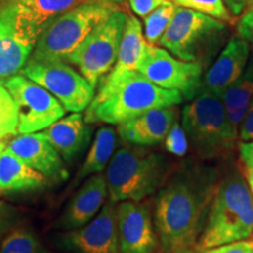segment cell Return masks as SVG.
I'll return each instance as SVG.
<instances>
[{
  "label": "cell",
  "mask_w": 253,
  "mask_h": 253,
  "mask_svg": "<svg viewBox=\"0 0 253 253\" xmlns=\"http://www.w3.org/2000/svg\"><path fill=\"white\" fill-rule=\"evenodd\" d=\"M217 168L199 162L177 167L154 201V224L164 253L195 248L219 182Z\"/></svg>",
  "instance_id": "1"
},
{
  "label": "cell",
  "mask_w": 253,
  "mask_h": 253,
  "mask_svg": "<svg viewBox=\"0 0 253 253\" xmlns=\"http://www.w3.org/2000/svg\"><path fill=\"white\" fill-rule=\"evenodd\" d=\"M183 100L181 91L158 87L137 71L110 72L86 109L84 121L120 125L150 109L177 106Z\"/></svg>",
  "instance_id": "2"
},
{
  "label": "cell",
  "mask_w": 253,
  "mask_h": 253,
  "mask_svg": "<svg viewBox=\"0 0 253 253\" xmlns=\"http://www.w3.org/2000/svg\"><path fill=\"white\" fill-rule=\"evenodd\" d=\"M253 233V197L240 168L220 173L204 229L195 249L198 252L249 239Z\"/></svg>",
  "instance_id": "3"
},
{
  "label": "cell",
  "mask_w": 253,
  "mask_h": 253,
  "mask_svg": "<svg viewBox=\"0 0 253 253\" xmlns=\"http://www.w3.org/2000/svg\"><path fill=\"white\" fill-rule=\"evenodd\" d=\"M173 170L172 163L162 154L137 145L121 148L104 175L109 201H144L162 188Z\"/></svg>",
  "instance_id": "4"
},
{
  "label": "cell",
  "mask_w": 253,
  "mask_h": 253,
  "mask_svg": "<svg viewBox=\"0 0 253 253\" xmlns=\"http://www.w3.org/2000/svg\"><path fill=\"white\" fill-rule=\"evenodd\" d=\"M182 126L192 154L201 161L225 160L235 151L238 131L220 97L197 95L182 110Z\"/></svg>",
  "instance_id": "5"
},
{
  "label": "cell",
  "mask_w": 253,
  "mask_h": 253,
  "mask_svg": "<svg viewBox=\"0 0 253 253\" xmlns=\"http://www.w3.org/2000/svg\"><path fill=\"white\" fill-rule=\"evenodd\" d=\"M118 9L112 2H87L60 14L41 31L27 62H66L84 38Z\"/></svg>",
  "instance_id": "6"
},
{
  "label": "cell",
  "mask_w": 253,
  "mask_h": 253,
  "mask_svg": "<svg viewBox=\"0 0 253 253\" xmlns=\"http://www.w3.org/2000/svg\"><path fill=\"white\" fill-rule=\"evenodd\" d=\"M226 25L218 19L192 9L176 8L160 43L177 59L208 68L226 41Z\"/></svg>",
  "instance_id": "7"
},
{
  "label": "cell",
  "mask_w": 253,
  "mask_h": 253,
  "mask_svg": "<svg viewBox=\"0 0 253 253\" xmlns=\"http://www.w3.org/2000/svg\"><path fill=\"white\" fill-rule=\"evenodd\" d=\"M126 14L121 9L113 12L97 25L66 60L95 88L118 60L125 31Z\"/></svg>",
  "instance_id": "8"
},
{
  "label": "cell",
  "mask_w": 253,
  "mask_h": 253,
  "mask_svg": "<svg viewBox=\"0 0 253 253\" xmlns=\"http://www.w3.org/2000/svg\"><path fill=\"white\" fill-rule=\"evenodd\" d=\"M18 107V132L45 130L63 118L66 109L48 90L24 75H13L2 82Z\"/></svg>",
  "instance_id": "9"
},
{
  "label": "cell",
  "mask_w": 253,
  "mask_h": 253,
  "mask_svg": "<svg viewBox=\"0 0 253 253\" xmlns=\"http://www.w3.org/2000/svg\"><path fill=\"white\" fill-rule=\"evenodd\" d=\"M20 74L48 90L67 112L80 113L94 99L95 88L66 62H27Z\"/></svg>",
  "instance_id": "10"
},
{
  "label": "cell",
  "mask_w": 253,
  "mask_h": 253,
  "mask_svg": "<svg viewBox=\"0 0 253 253\" xmlns=\"http://www.w3.org/2000/svg\"><path fill=\"white\" fill-rule=\"evenodd\" d=\"M136 71L156 86L181 91L185 100L191 101L199 94L204 68L199 63L182 61L167 50L148 45Z\"/></svg>",
  "instance_id": "11"
},
{
  "label": "cell",
  "mask_w": 253,
  "mask_h": 253,
  "mask_svg": "<svg viewBox=\"0 0 253 253\" xmlns=\"http://www.w3.org/2000/svg\"><path fill=\"white\" fill-rule=\"evenodd\" d=\"M38 38L21 18L15 0H0V79L25 67Z\"/></svg>",
  "instance_id": "12"
},
{
  "label": "cell",
  "mask_w": 253,
  "mask_h": 253,
  "mask_svg": "<svg viewBox=\"0 0 253 253\" xmlns=\"http://www.w3.org/2000/svg\"><path fill=\"white\" fill-rule=\"evenodd\" d=\"M116 226L122 253H164L154 224L153 202H120Z\"/></svg>",
  "instance_id": "13"
},
{
  "label": "cell",
  "mask_w": 253,
  "mask_h": 253,
  "mask_svg": "<svg viewBox=\"0 0 253 253\" xmlns=\"http://www.w3.org/2000/svg\"><path fill=\"white\" fill-rule=\"evenodd\" d=\"M116 203L108 201L86 226L65 231L56 245L69 253H122L116 226Z\"/></svg>",
  "instance_id": "14"
},
{
  "label": "cell",
  "mask_w": 253,
  "mask_h": 253,
  "mask_svg": "<svg viewBox=\"0 0 253 253\" xmlns=\"http://www.w3.org/2000/svg\"><path fill=\"white\" fill-rule=\"evenodd\" d=\"M249 58L248 41L239 36H233L203 77L199 94L208 93L223 99L225 91L243 74Z\"/></svg>",
  "instance_id": "15"
},
{
  "label": "cell",
  "mask_w": 253,
  "mask_h": 253,
  "mask_svg": "<svg viewBox=\"0 0 253 253\" xmlns=\"http://www.w3.org/2000/svg\"><path fill=\"white\" fill-rule=\"evenodd\" d=\"M7 149L50 181L58 183L68 178L62 157L42 132L18 136L9 142Z\"/></svg>",
  "instance_id": "16"
},
{
  "label": "cell",
  "mask_w": 253,
  "mask_h": 253,
  "mask_svg": "<svg viewBox=\"0 0 253 253\" xmlns=\"http://www.w3.org/2000/svg\"><path fill=\"white\" fill-rule=\"evenodd\" d=\"M107 195L108 188L106 176L96 173L88 177L69 201L67 208L55 223L54 227L71 231L86 226L100 212Z\"/></svg>",
  "instance_id": "17"
},
{
  "label": "cell",
  "mask_w": 253,
  "mask_h": 253,
  "mask_svg": "<svg viewBox=\"0 0 253 253\" xmlns=\"http://www.w3.org/2000/svg\"><path fill=\"white\" fill-rule=\"evenodd\" d=\"M178 119L176 106L155 108L118 125V132L126 143L149 147L161 143Z\"/></svg>",
  "instance_id": "18"
},
{
  "label": "cell",
  "mask_w": 253,
  "mask_h": 253,
  "mask_svg": "<svg viewBox=\"0 0 253 253\" xmlns=\"http://www.w3.org/2000/svg\"><path fill=\"white\" fill-rule=\"evenodd\" d=\"M62 160L71 163L89 144L91 130L80 113L60 119L42 132Z\"/></svg>",
  "instance_id": "19"
},
{
  "label": "cell",
  "mask_w": 253,
  "mask_h": 253,
  "mask_svg": "<svg viewBox=\"0 0 253 253\" xmlns=\"http://www.w3.org/2000/svg\"><path fill=\"white\" fill-rule=\"evenodd\" d=\"M46 184V177L9 151L0 156V195L37 191Z\"/></svg>",
  "instance_id": "20"
},
{
  "label": "cell",
  "mask_w": 253,
  "mask_h": 253,
  "mask_svg": "<svg viewBox=\"0 0 253 253\" xmlns=\"http://www.w3.org/2000/svg\"><path fill=\"white\" fill-rule=\"evenodd\" d=\"M122 0H15L23 20L38 37L53 19L87 2H116Z\"/></svg>",
  "instance_id": "21"
},
{
  "label": "cell",
  "mask_w": 253,
  "mask_h": 253,
  "mask_svg": "<svg viewBox=\"0 0 253 253\" xmlns=\"http://www.w3.org/2000/svg\"><path fill=\"white\" fill-rule=\"evenodd\" d=\"M253 101V50L248 65L235 84L223 95L227 116L233 128L238 131Z\"/></svg>",
  "instance_id": "22"
},
{
  "label": "cell",
  "mask_w": 253,
  "mask_h": 253,
  "mask_svg": "<svg viewBox=\"0 0 253 253\" xmlns=\"http://www.w3.org/2000/svg\"><path fill=\"white\" fill-rule=\"evenodd\" d=\"M116 147V131L110 126H103L97 130L90 150L86 156L84 164L75 176L73 185L88 178V177L101 173L110 162Z\"/></svg>",
  "instance_id": "23"
},
{
  "label": "cell",
  "mask_w": 253,
  "mask_h": 253,
  "mask_svg": "<svg viewBox=\"0 0 253 253\" xmlns=\"http://www.w3.org/2000/svg\"><path fill=\"white\" fill-rule=\"evenodd\" d=\"M148 43L142 33L141 23L132 15H126L118 60L112 72L136 71L141 59L143 58Z\"/></svg>",
  "instance_id": "24"
},
{
  "label": "cell",
  "mask_w": 253,
  "mask_h": 253,
  "mask_svg": "<svg viewBox=\"0 0 253 253\" xmlns=\"http://www.w3.org/2000/svg\"><path fill=\"white\" fill-rule=\"evenodd\" d=\"M0 253H49V251L33 231L27 227H17L2 240Z\"/></svg>",
  "instance_id": "25"
},
{
  "label": "cell",
  "mask_w": 253,
  "mask_h": 253,
  "mask_svg": "<svg viewBox=\"0 0 253 253\" xmlns=\"http://www.w3.org/2000/svg\"><path fill=\"white\" fill-rule=\"evenodd\" d=\"M176 8V5L168 0L144 18V38L147 41H149L150 43L160 41L168 26L171 23Z\"/></svg>",
  "instance_id": "26"
},
{
  "label": "cell",
  "mask_w": 253,
  "mask_h": 253,
  "mask_svg": "<svg viewBox=\"0 0 253 253\" xmlns=\"http://www.w3.org/2000/svg\"><path fill=\"white\" fill-rule=\"evenodd\" d=\"M18 125L17 104L2 82H0V140L19 134Z\"/></svg>",
  "instance_id": "27"
},
{
  "label": "cell",
  "mask_w": 253,
  "mask_h": 253,
  "mask_svg": "<svg viewBox=\"0 0 253 253\" xmlns=\"http://www.w3.org/2000/svg\"><path fill=\"white\" fill-rule=\"evenodd\" d=\"M175 5L181 7L201 12L220 21H231V14L224 5V0H171Z\"/></svg>",
  "instance_id": "28"
},
{
  "label": "cell",
  "mask_w": 253,
  "mask_h": 253,
  "mask_svg": "<svg viewBox=\"0 0 253 253\" xmlns=\"http://www.w3.org/2000/svg\"><path fill=\"white\" fill-rule=\"evenodd\" d=\"M164 145L168 153L175 155L177 157H183L189 149L188 138L181 123L176 121L173 123L167 137L164 138Z\"/></svg>",
  "instance_id": "29"
},
{
  "label": "cell",
  "mask_w": 253,
  "mask_h": 253,
  "mask_svg": "<svg viewBox=\"0 0 253 253\" xmlns=\"http://www.w3.org/2000/svg\"><path fill=\"white\" fill-rule=\"evenodd\" d=\"M20 216L17 209L0 201V235L7 232L17 225Z\"/></svg>",
  "instance_id": "30"
},
{
  "label": "cell",
  "mask_w": 253,
  "mask_h": 253,
  "mask_svg": "<svg viewBox=\"0 0 253 253\" xmlns=\"http://www.w3.org/2000/svg\"><path fill=\"white\" fill-rule=\"evenodd\" d=\"M201 253H253V240H239V242L204 250Z\"/></svg>",
  "instance_id": "31"
},
{
  "label": "cell",
  "mask_w": 253,
  "mask_h": 253,
  "mask_svg": "<svg viewBox=\"0 0 253 253\" xmlns=\"http://www.w3.org/2000/svg\"><path fill=\"white\" fill-rule=\"evenodd\" d=\"M237 32L242 39L248 41L249 43H253V8L245 12L240 18L237 24Z\"/></svg>",
  "instance_id": "32"
},
{
  "label": "cell",
  "mask_w": 253,
  "mask_h": 253,
  "mask_svg": "<svg viewBox=\"0 0 253 253\" xmlns=\"http://www.w3.org/2000/svg\"><path fill=\"white\" fill-rule=\"evenodd\" d=\"M162 2L164 1H161V0H129L132 11L142 18H145L148 14H150Z\"/></svg>",
  "instance_id": "33"
},
{
  "label": "cell",
  "mask_w": 253,
  "mask_h": 253,
  "mask_svg": "<svg viewBox=\"0 0 253 253\" xmlns=\"http://www.w3.org/2000/svg\"><path fill=\"white\" fill-rule=\"evenodd\" d=\"M238 137L242 142L253 141V101L250 106L245 119L240 123L238 129Z\"/></svg>",
  "instance_id": "34"
},
{
  "label": "cell",
  "mask_w": 253,
  "mask_h": 253,
  "mask_svg": "<svg viewBox=\"0 0 253 253\" xmlns=\"http://www.w3.org/2000/svg\"><path fill=\"white\" fill-rule=\"evenodd\" d=\"M226 7L235 17L243 15L253 8V0H224Z\"/></svg>",
  "instance_id": "35"
},
{
  "label": "cell",
  "mask_w": 253,
  "mask_h": 253,
  "mask_svg": "<svg viewBox=\"0 0 253 253\" xmlns=\"http://www.w3.org/2000/svg\"><path fill=\"white\" fill-rule=\"evenodd\" d=\"M238 148L243 166L253 169V141L240 142Z\"/></svg>",
  "instance_id": "36"
},
{
  "label": "cell",
  "mask_w": 253,
  "mask_h": 253,
  "mask_svg": "<svg viewBox=\"0 0 253 253\" xmlns=\"http://www.w3.org/2000/svg\"><path fill=\"white\" fill-rule=\"evenodd\" d=\"M240 167H242V171L244 173L246 182H248L249 189L250 191H251V195L253 197V169H250V168H246L244 166H240Z\"/></svg>",
  "instance_id": "37"
},
{
  "label": "cell",
  "mask_w": 253,
  "mask_h": 253,
  "mask_svg": "<svg viewBox=\"0 0 253 253\" xmlns=\"http://www.w3.org/2000/svg\"><path fill=\"white\" fill-rule=\"evenodd\" d=\"M167 253H201V252H198L195 248H184V249L173 250V251H170Z\"/></svg>",
  "instance_id": "38"
},
{
  "label": "cell",
  "mask_w": 253,
  "mask_h": 253,
  "mask_svg": "<svg viewBox=\"0 0 253 253\" xmlns=\"http://www.w3.org/2000/svg\"><path fill=\"white\" fill-rule=\"evenodd\" d=\"M5 149H6V143L4 141L0 140V156H1V154L4 153Z\"/></svg>",
  "instance_id": "39"
},
{
  "label": "cell",
  "mask_w": 253,
  "mask_h": 253,
  "mask_svg": "<svg viewBox=\"0 0 253 253\" xmlns=\"http://www.w3.org/2000/svg\"><path fill=\"white\" fill-rule=\"evenodd\" d=\"M161 1H168V0H161Z\"/></svg>",
  "instance_id": "40"
},
{
  "label": "cell",
  "mask_w": 253,
  "mask_h": 253,
  "mask_svg": "<svg viewBox=\"0 0 253 253\" xmlns=\"http://www.w3.org/2000/svg\"><path fill=\"white\" fill-rule=\"evenodd\" d=\"M252 236H253V233H252ZM252 240H253V238H252Z\"/></svg>",
  "instance_id": "41"
}]
</instances>
